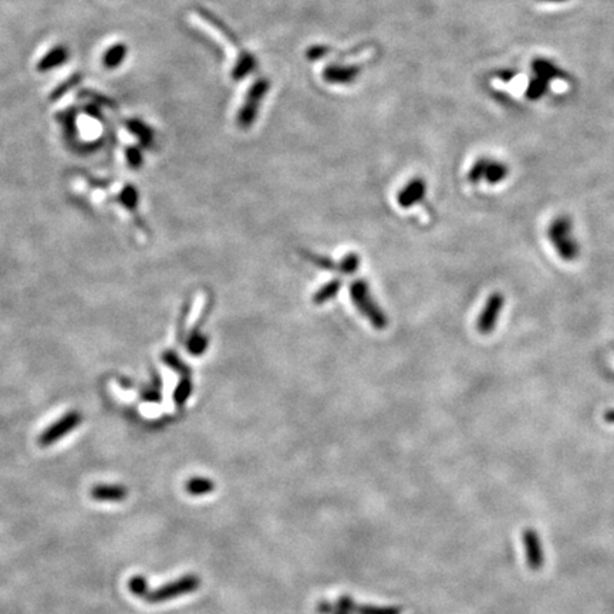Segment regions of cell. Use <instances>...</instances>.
Segmentation results:
<instances>
[{"label": "cell", "mask_w": 614, "mask_h": 614, "mask_svg": "<svg viewBox=\"0 0 614 614\" xmlns=\"http://www.w3.org/2000/svg\"><path fill=\"white\" fill-rule=\"evenodd\" d=\"M191 394H192V383H191V380L188 377H185L178 384V387H177V390L174 393V400H175V402L178 405H184Z\"/></svg>", "instance_id": "44dd1931"}, {"label": "cell", "mask_w": 614, "mask_h": 614, "mask_svg": "<svg viewBox=\"0 0 614 614\" xmlns=\"http://www.w3.org/2000/svg\"><path fill=\"white\" fill-rule=\"evenodd\" d=\"M547 87H549V81H547V80L535 76V79H532V80L529 81L525 94H526V97H528L529 100L535 101V100L542 98V97L546 94Z\"/></svg>", "instance_id": "ac0fdd59"}, {"label": "cell", "mask_w": 614, "mask_h": 614, "mask_svg": "<svg viewBox=\"0 0 614 614\" xmlns=\"http://www.w3.org/2000/svg\"><path fill=\"white\" fill-rule=\"evenodd\" d=\"M186 347L192 355H200L208 348V337L200 334L199 330H193L188 339Z\"/></svg>", "instance_id": "9a60e30c"}, {"label": "cell", "mask_w": 614, "mask_h": 614, "mask_svg": "<svg viewBox=\"0 0 614 614\" xmlns=\"http://www.w3.org/2000/svg\"><path fill=\"white\" fill-rule=\"evenodd\" d=\"M128 589L131 590L132 594L139 597H145L149 593L148 582L144 576H132L128 582Z\"/></svg>", "instance_id": "7402d4cb"}, {"label": "cell", "mask_w": 614, "mask_h": 614, "mask_svg": "<svg viewBox=\"0 0 614 614\" xmlns=\"http://www.w3.org/2000/svg\"><path fill=\"white\" fill-rule=\"evenodd\" d=\"M507 174H509V168L506 164L498 161H489L484 179L491 185H496L502 182L507 177Z\"/></svg>", "instance_id": "5bb4252c"}, {"label": "cell", "mask_w": 614, "mask_h": 614, "mask_svg": "<svg viewBox=\"0 0 614 614\" xmlns=\"http://www.w3.org/2000/svg\"><path fill=\"white\" fill-rule=\"evenodd\" d=\"M81 423V416L76 411L66 414L63 418H60L53 425H50L40 437L39 442L41 446H48L55 444L56 441L62 439L64 435H67L70 431H73L79 424Z\"/></svg>", "instance_id": "8992f818"}, {"label": "cell", "mask_w": 614, "mask_h": 614, "mask_svg": "<svg viewBox=\"0 0 614 614\" xmlns=\"http://www.w3.org/2000/svg\"><path fill=\"white\" fill-rule=\"evenodd\" d=\"M604 420L608 424H614V409H608V411L604 413Z\"/></svg>", "instance_id": "4316f807"}, {"label": "cell", "mask_w": 614, "mask_h": 614, "mask_svg": "<svg viewBox=\"0 0 614 614\" xmlns=\"http://www.w3.org/2000/svg\"><path fill=\"white\" fill-rule=\"evenodd\" d=\"M214 489V484L207 478H192L186 482V492L191 495H205L210 493Z\"/></svg>", "instance_id": "2e32d148"}, {"label": "cell", "mask_w": 614, "mask_h": 614, "mask_svg": "<svg viewBox=\"0 0 614 614\" xmlns=\"http://www.w3.org/2000/svg\"><path fill=\"white\" fill-rule=\"evenodd\" d=\"M198 587H199V579L196 576L188 575V576H184L172 583H167L157 590L149 592L145 596V599L149 603H163V601H167L170 599H175L178 596L188 594V593L196 590Z\"/></svg>", "instance_id": "277c9868"}, {"label": "cell", "mask_w": 614, "mask_h": 614, "mask_svg": "<svg viewBox=\"0 0 614 614\" xmlns=\"http://www.w3.org/2000/svg\"><path fill=\"white\" fill-rule=\"evenodd\" d=\"M547 236L563 261L573 262L578 259L580 246L573 235V224L569 217L560 215L554 218L549 225Z\"/></svg>", "instance_id": "6da1fadb"}, {"label": "cell", "mask_w": 614, "mask_h": 614, "mask_svg": "<svg viewBox=\"0 0 614 614\" xmlns=\"http://www.w3.org/2000/svg\"><path fill=\"white\" fill-rule=\"evenodd\" d=\"M539 2H549V4H565L568 0H539Z\"/></svg>", "instance_id": "83f0119b"}, {"label": "cell", "mask_w": 614, "mask_h": 614, "mask_svg": "<svg viewBox=\"0 0 614 614\" xmlns=\"http://www.w3.org/2000/svg\"><path fill=\"white\" fill-rule=\"evenodd\" d=\"M200 15H202V18L203 19H207V22L210 23V25H212L215 29H218V32H221L232 44H235V46H240V43H239V40H238V37L231 32V29L229 27H226L225 25H224V22H221L218 18H215L214 15H211L210 12H207V11H200Z\"/></svg>", "instance_id": "e0dca14e"}, {"label": "cell", "mask_w": 614, "mask_h": 614, "mask_svg": "<svg viewBox=\"0 0 614 614\" xmlns=\"http://www.w3.org/2000/svg\"><path fill=\"white\" fill-rule=\"evenodd\" d=\"M299 253H300V256H301L303 259H306L307 262H311L312 265H315V266H318L320 269L334 271V272L340 273V262H334L330 258H327V256L318 254V253H313V252L306 250V249L299 250Z\"/></svg>", "instance_id": "8fae6325"}, {"label": "cell", "mask_w": 614, "mask_h": 614, "mask_svg": "<svg viewBox=\"0 0 614 614\" xmlns=\"http://www.w3.org/2000/svg\"><path fill=\"white\" fill-rule=\"evenodd\" d=\"M254 69H256L254 56L247 53V51H242L233 70H232V77H233V80H242L249 73H252Z\"/></svg>", "instance_id": "7c38bea8"}, {"label": "cell", "mask_w": 614, "mask_h": 614, "mask_svg": "<svg viewBox=\"0 0 614 614\" xmlns=\"http://www.w3.org/2000/svg\"><path fill=\"white\" fill-rule=\"evenodd\" d=\"M427 192V184L423 178H414L409 181L398 193V203L401 208H411L416 203L421 202Z\"/></svg>", "instance_id": "52a82bcc"}, {"label": "cell", "mask_w": 614, "mask_h": 614, "mask_svg": "<svg viewBox=\"0 0 614 614\" xmlns=\"http://www.w3.org/2000/svg\"><path fill=\"white\" fill-rule=\"evenodd\" d=\"M164 360H165V363H167L170 367H172L174 370L182 371L184 376L188 374L189 370L186 369V366L184 364V362H181V358H179L174 351H167V353L164 354Z\"/></svg>", "instance_id": "603a6c76"}, {"label": "cell", "mask_w": 614, "mask_h": 614, "mask_svg": "<svg viewBox=\"0 0 614 614\" xmlns=\"http://www.w3.org/2000/svg\"><path fill=\"white\" fill-rule=\"evenodd\" d=\"M137 199H138V196H137V193H135V191L132 188H127L123 192V200H124V203L127 205L128 208H134L135 207Z\"/></svg>", "instance_id": "d4e9b609"}, {"label": "cell", "mask_w": 614, "mask_h": 614, "mask_svg": "<svg viewBox=\"0 0 614 614\" xmlns=\"http://www.w3.org/2000/svg\"><path fill=\"white\" fill-rule=\"evenodd\" d=\"M489 161L491 160H488L485 157H482L478 161H475V164L472 165V168L470 170V174H468V181L471 184H479L485 178Z\"/></svg>", "instance_id": "d6986e66"}, {"label": "cell", "mask_w": 614, "mask_h": 614, "mask_svg": "<svg viewBox=\"0 0 614 614\" xmlns=\"http://www.w3.org/2000/svg\"><path fill=\"white\" fill-rule=\"evenodd\" d=\"M532 71L535 73L536 77L545 79L549 83L554 79H566L568 77V74L563 71L560 67H557L554 63H552L550 60H546V59H540V57H538L532 62Z\"/></svg>", "instance_id": "30bf717a"}, {"label": "cell", "mask_w": 614, "mask_h": 614, "mask_svg": "<svg viewBox=\"0 0 614 614\" xmlns=\"http://www.w3.org/2000/svg\"><path fill=\"white\" fill-rule=\"evenodd\" d=\"M518 74H519V73H518L517 70L503 69V70H500V71L496 73V77H498L500 81H503V83H509V81L514 80Z\"/></svg>", "instance_id": "484cf974"}, {"label": "cell", "mask_w": 614, "mask_h": 614, "mask_svg": "<svg viewBox=\"0 0 614 614\" xmlns=\"http://www.w3.org/2000/svg\"><path fill=\"white\" fill-rule=\"evenodd\" d=\"M269 87H271V83L268 79H259L258 81H254L252 84V87L247 91L245 104L238 114V125L240 128H243V130L249 128L253 124V121L256 120V117H258L261 101L264 100V97L269 91Z\"/></svg>", "instance_id": "3957f363"}, {"label": "cell", "mask_w": 614, "mask_h": 614, "mask_svg": "<svg viewBox=\"0 0 614 614\" xmlns=\"http://www.w3.org/2000/svg\"><path fill=\"white\" fill-rule=\"evenodd\" d=\"M329 51H330V48L327 46H313L307 50L306 55L311 60H318V59L325 57V55H327Z\"/></svg>", "instance_id": "cb8c5ba5"}, {"label": "cell", "mask_w": 614, "mask_h": 614, "mask_svg": "<svg viewBox=\"0 0 614 614\" xmlns=\"http://www.w3.org/2000/svg\"><path fill=\"white\" fill-rule=\"evenodd\" d=\"M358 266H360V258H358V254L348 253L340 261V273L353 275L357 272Z\"/></svg>", "instance_id": "ffe728a7"}, {"label": "cell", "mask_w": 614, "mask_h": 614, "mask_svg": "<svg viewBox=\"0 0 614 614\" xmlns=\"http://www.w3.org/2000/svg\"><path fill=\"white\" fill-rule=\"evenodd\" d=\"M343 286V282L340 279H333L327 283H325L318 292H315L312 300L315 304H323L332 299H334L337 296V293L340 292Z\"/></svg>", "instance_id": "4fadbf2b"}, {"label": "cell", "mask_w": 614, "mask_h": 614, "mask_svg": "<svg viewBox=\"0 0 614 614\" xmlns=\"http://www.w3.org/2000/svg\"><path fill=\"white\" fill-rule=\"evenodd\" d=\"M505 296L500 292H493L485 301L484 309L478 318L477 329L481 334H491L498 323V318L503 311Z\"/></svg>", "instance_id": "5b68a950"}, {"label": "cell", "mask_w": 614, "mask_h": 614, "mask_svg": "<svg viewBox=\"0 0 614 614\" xmlns=\"http://www.w3.org/2000/svg\"><path fill=\"white\" fill-rule=\"evenodd\" d=\"M362 69L358 66H327L323 71V79L327 83L333 84H347L354 81V79L360 74Z\"/></svg>", "instance_id": "ba28073f"}, {"label": "cell", "mask_w": 614, "mask_h": 614, "mask_svg": "<svg viewBox=\"0 0 614 614\" xmlns=\"http://www.w3.org/2000/svg\"><path fill=\"white\" fill-rule=\"evenodd\" d=\"M91 496L100 502H121L128 496V491L123 485H95L91 489Z\"/></svg>", "instance_id": "9c48e42d"}, {"label": "cell", "mask_w": 614, "mask_h": 614, "mask_svg": "<svg viewBox=\"0 0 614 614\" xmlns=\"http://www.w3.org/2000/svg\"><path fill=\"white\" fill-rule=\"evenodd\" d=\"M350 297H351V301L354 303V306L357 307V311L360 312L371 323L373 327H376L378 330H383L387 327V325H388L387 316L380 309L378 304L374 301V299L370 293V287H369L366 280L358 279L350 285Z\"/></svg>", "instance_id": "7a4b0ae2"}]
</instances>
